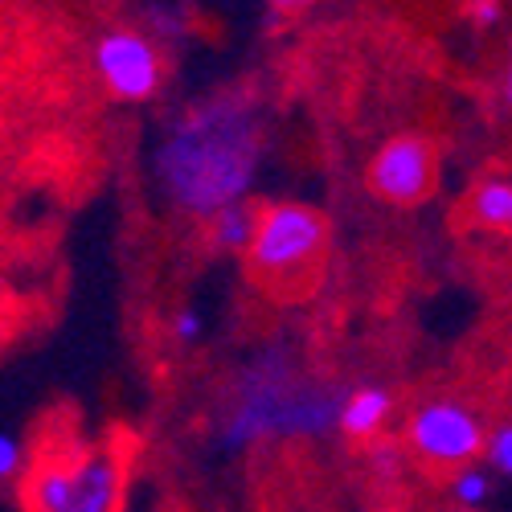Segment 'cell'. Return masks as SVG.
I'll use <instances>...</instances> for the list:
<instances>
[{
    "label": "cell",
    "mask_w": 512,
    "mask_h": 512,
    "mask_svg": "<svg viewBox=\"0 0 512 512\" xmlns=\"http://www.w3.org/2000/svg\"><path fill=\"white\" fill-rule=\"evenodd\" d=\"M267 5H271L275 13H283V17H295V13H308V9L324 5V0H267Z\"/></svg>",
    "instance_id": "e0dca14e"
},
{
    "label": "cell",
    "mask_w": 512,
    "mask_h": 512,
    "mask_svg": "<svg viewBox=\"0 0 512 512\" xmlns=\"http://www.w3.org/2000/svg\"><path fill=\"white\" fill-rule=\"evenodd\" d=\"M25 463H29V459H25L21 439H13V435L0 431V480H21Z\"/></svg>",
    "instance_id": "4fadbf2b"
},
{
    "label": "cell",
    "mask_w": 512,
    "mask_h": 512,
    "mask_svg": "<svg viewBox=\"0 0 512 512\" xmlns=\"http://www.w3.org/2000/svg\"><path fill=\"white\" fill-rule=\"evenodd\" d=\"M340 398L316 381H295L279 349L263 353L259 365L242 373V398L226 422V443L242 447L263 435H328L340 426Z\"/></svg>",
    "instance_id": "277c9868"
},
{
    "label": "cell",
    "mask_w": 512,
    "mask_h": 512,
    "mask_svg": "<svg viewBox=\"0 0 512 512\" xmlns=\"http://www.w3.org/2000/svg\"><path fill=\"white\" fill-rule=\"evenodd\" d=\"M332 259V222L304 201L259 205V230L242 254L246 279L279 304H304L320 291Z\"/></svg>",
    "instance_id": "3957f363"
},
{
    "label": "cell",
    "mask_w": 512,
    "mask_h": 512,
    "mask_svg": "<svg viewBox=\"0 0 512 512\" xmlns=\"http://www.w3.org/2000/svg\"><path fill=\"white\" fill-rule=\"evenodd\" d=\"M201 332H205V320H201L193 308H181V312L173 316V336L181 340V345H197Z\"/></svg>",
    "instance_id": "2e32d148"
},
{
    "label": "cell",
    "mask_w": 512,
    "mask_h": 512,
    "mask_svg": "<svg viewBox=\"0 0 512 512\" xmlns=\"http://www.w3.org/2000/svg\"><path fill=\"white\" fill-rule=\"evenodd\" d=\"M95 74H99V87L115 103H148L164 87L168 62L156 46V37H148L144 29L119 25L95 41Z\"/></svg>",
    "instance_id": "52a82bcc"
},
{
    "label": "cell",
    "mask_w": 512,
    "mask_h": 512,
    "mask_svg": "<svg viewBox=\"0 0 512 512\" xmlns=\"http://www.w3.org/2000/svg\"><path fill=\"white\" fill-rule=\"evenodd\" d=\"M455 512H472V508H455Z\"/></svg>",
    "instance_id": "d6986e66"
},
{
    "label": "cell",
    "mask_w": 512,
    "mask_h": 512,
    "mask_svg": "<svg viewBox=\"0 0 512 512\" xmlns=\"http://www.w3.org/2000/svg\"><path fill=\"white\" fill-rule=\"evenodd\" d=\"M209 242L213 250H222V254H242L250 250L254 242V230H259V205H250V201H238L230 209H222L218 218H209Z\"/></svg>",
    "instance_id": "30bf717a"
},
{
    "label": "cell",
    "mask_w": 512,
    "mask_h": 512,
    "mask_svg": "<svg viewBox=\"0 0 512 512\" xmlns=\"http://www.w3.org/2000/svg\"><path fill=\"white\" fill-rule=\"evenodd\" d=\"M451 496H455V508H472L480 512L492 496V476H488V467L472 463V467H463V472L451 476Z\"/></svg>",
    "instance_id": "8fae6325"
},
{
    "label": "cell",
    "mask_w": 512,
    "mask_h": 512,
    "mask_svg": "<svg viewBox=\"0 0 512 512\" xmlns=\"http://www.w3.org/2000/svg\"><path fill=\"white\" fill-rule=\"evenodd\" d=\"M132 443L107 435L95 443H50L21 472V512H127Z\"/></svg>",
    "instance_id": "7a4b0ae2"
},
{
    "label": "cell",
    "mask_w": 512,
    "mask_h": 512,
    "mask_svg": "<svg viewBox=\"0 0 512 512\" xmlns=\"http://www.w3.org/2000/svg\"><path fill=\"white\" fill-rule=\"evenodd\" d=\"M373 467L381 476H394L398 472V463L406 459V443H394V439H373V451H369Z\"/></svg>",
    "instance_id": "5bb4252c"
},
{
    "label": "cell",
    "mask_w": 512,
    "mask_h": 512,
    "mask_svg": "<svg viewBox=\"0 0 512 512\" xmlns=\"http://www.w3.org/2000/svg\"><path fill=\"white\" fill-rule=\"evenodd\" d=\"M443 181L439 140L426 132H394L377 144L365 164V189L394 209H418Z\"/></svg>",
    "instance_id": "8992f818"
},
{
    "label": "cell",
    "mask_w": 512,
    "mask_h": 512,
    "mask_svg": "<svg viewBox=\"0 0 512 512\" xmlns=\"http://www.w3.org/2000/svg\"><path fill=\"white\" fill-rule=\"evenodd\" d=\"M406 451L431 472H463L488 451V426L459 398H426L406 418Z\"/></svg>",
    "instance_id": "5b68a950"
},
{
    "label": "cell",
    "mask_w": 512,
    "mask_h": 512,
    "mask_svg": "<svg viewBox=\"0 0 512 512\" xmlns=\"http://www.w3.org/2000/svg\"><path fill=\"white\" fill-rule=\"evenodd\" d=\"M463 222L484 234H512V181L484 177L463 197Z\"/></svg>",
    "instance_id": "9c48e42d"
},
{
    "label": "cell",
    "mask_w": 512,
    "mask_h": 512,
    "mask_svg": "<svg viewBox=\"0 0 512 512\" xmlns=\"http://www.w3.org/2000/svg\"><path fill=\"white\" fill-rule=\"evenodd\" d=\"M463 13H467V21H472V25L492 29L504 17V0H463Z\"/></svg>",
    "instance_id": "9a60e30c"
},
{
    "label": "cell",
    "mask_w": 512,
    "mask_h": 512,
    "mask_svg": "<svg viewBox=\"0 0 512 512\" xmlns=\"http://www.w3.org/2000/svg\"><path fill=\"white\" fill-rule=\"evenodd\" d=\"M488 463H492V472H504L512 480V418H504L500 426H492L488 431Z\"/></svg>",
    "instance_id": "7c38bea8"
},
{
    "label": "cell",
    "mask_w": 512,
    "mask_h": 512,
    "mask_svg": "<svg viewBox=\"0 0 512 512\" xmlns=\"http://www.w3.org/2000/svg\"><path fill=\"white\" fill-rule=\"evenodd\" d=\"M263 164V115L242 91L201 99L168 123L156 148V185L177 213L197 222L246 201Z\"/></svg>",
    "instance_id": "6da1fadb"
},
{
    "label": "cell",
    "mask_w": 512,
    "mask_h": 512,
    "mask_svg": "<svg viewBox=\"0 0 512 512\" xmlns=\"http://www.w3.org/2000/svg\"><path fill=\"white\" fill-rule=\"evenodd\" d=\"M390 414H394V394L386 386H357L353 394H345L336 431L353 443H373V439H381V431H386Z\"/></svg>",
    "instance_id": "ba28073f"
},
{
    "label": "cell",
    "mask_w": 512,
    "mask_h": 512,
    "mask_svg": "<svg viewBox=\"0 0 512 512\" xmlns=\"http://www.w3.org/2000/svg\"><path fill=\"white\" fill-rule=\"evenodd\" d=\"M504 103L512 111V37H508V54H504Z\"/></svg>",
    "instance_id": "ac0fdd59"
}]
</instances>
